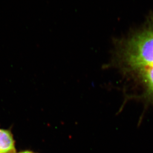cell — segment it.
<instances>
[{
  "label": "cell",
  "instance_id": "6da1fadb",
  "mask_svg": "<svg viewBox=\"0 0 153 153\" xmlns=\"http://www.w3.org/2000/svg\"><path fill=\"white\" fill-rule=\"evenodd\" d=\"M117 55L124 70L136 77L153 97V25L122 41Z\"/></svg>",
  "mask_w": 153,
  "mask_h": 153
},
{
  "label": "cell",
  "instance_id": "7a4b0ae2",
  "mask_svg": "<svg viewBox=\"0 0 153 153\" xmlns=\"http://www.w3.org/2000/svg\"><path fill=\"white\" fill-rule=\"evenodd\" d=\"M0 153H16L13 136L8 130L0 129Z\"/></svg>",
  "mask_w": 153,
  "mask_h": 153
},
{
  "label": "cell",
  "instance_id": "3957f363",
  "mask_svg": "<svg viewBox=\"0 0 153 153\" xmlns=\"http://www.w3.org/2000/svg\"><path fill=\"white\" fill-rule=\"evenodd\" d=\"M19 153H34L33 152L29 151H23V152H19Z\"/></svg>",
  "mask_w": 153,
  "mask_h": 153
}]
</instances>
